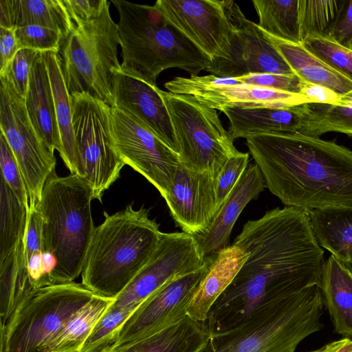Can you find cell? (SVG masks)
I'll return each instance as SVG.
<instances>
[{"instance_id": "obj_1", "label": "cell", "mask_w": 352, "mask_h": 352, "mask_svg": "<svg viewBox=\"0 0 352 352\" xmlns=\"http://www.w3.org/2000/svg\"><path fill=\"white\" fill-rule=\"evenodd\" d=\"M234 243L248 257L201 323L210 336L236 326L265 302L320 287L324 251L306 211H267L245 223Z\"/></svg>"}, {"instance_id": "obj_2", "label": "cell", "mask_w": 352, "mask_h": 352, "mask_svg": "<svg viewBox=\"0 0 352 352\" xmlns=\"http://www.w3.org/2000/svg\"><path fill=\"white\" fill-rule=\"evenodd\" d=\"M265 186L285 205L308 212L352 208V151L300 133L246 138Z\"/></svg>"}, {"instance_id": "obj_3", "label": "cell", "mask_w": 352, "mask_h": 352, "mask_svg": "<svg viewBox=\"0 0 352 352\" xmlns=\"http://www.w3.org/2000/svg\"><path fill=\"white\" fill-rule=\"evenodd\" d=\"M148 210L133 204L95 227L81 273V283L96 295L115 299L146 265L162 232Z\"/></svg>"}, {"instance_id": "obj_4", "label": "cell", "mask_w": 352, "mask_h": 352, "mask_svg": "<svg viewBox=\"0 0 352 352\" xmlns=\"http://www.w3.org/2000/svg\"><path fill=\"white\" fill-rule=\"evenodd\" d=\"M323 305L318 285L265 302L236 326L211 334L201 352H295L303 339L324 327Z\"/></svg>"}, {"instance_id": "obj_5", "label": "cell", "mask_w": 352, "mask_h": 352, "mask_svg": "<svg viewBox=\"0 0 352 352\" xmlns=\"http://www.w3.org/2000/svg\"><path fill=\"white\" fill-rule=\"evenodd\" d=\"M111 2L119 14L121 67L137 71L155 81L169 68L183 69L190 76L206 71L211 59L155 5L124 0Z\"/></svg>"}, {"instance_id": "obj_6", "label": "cell", "mask_w": 352, "mask_h": 352, "mask_svg": "<svg viewBox=\"0 0 352 352\" xmlns=\"http://www.w3.org/2000/svg\"><path fill=\"white\" fill-rule=\"evenodd\" d=\"M92 190L85 178L60 177L54 170L37 202L43 219L45 251L56 258L53 285L74 282L82 273L95 229L91 216Z\"/></svg>"}, {"instance_id": "obj_7", "label": "cell", "mask_w": 352, "mask_h": 352, "mask_svg": "<svg viewBox=\"0 0 352 352\" xmlns=\"http://www.w3.org/2000/svg\"><path fill=\"white\" fill-rule=\"evenodd\" d=\"M118 25L109 12V2L91 21L75 25L61 43L58 55L70 96L85 93L113 105L114 76L121 68Z\"/></svg>"}, {"instance_id": "obj_8", "label": "cell", "mask_w": 352, "mask_h": 352, "mask_svg": "<svg viewBox=\"0 0 352 352\" xmlns=\"http://www.w3.org/2000/svg\"><path fill=\"white\" fill-rule=\"evenodd\" d=\"M94 295L74 281L32 291L1 326V352H42Z\"/></svg>"}, {"instance_id": "obj_9", "label": "cell", "mask_w": 352, "mask_h": 352, "mask_svg": "<svg viewBox=\"0 0 352 352\" xmlns=\"http://www.w3.org/2000/svg\"><path fill=\"white\" fill-rule=\"evenodd\" d=\"M181 164L198 172L220 173L226 161L239 151L216 109L186 94L163 91Z\"/></svg>"}, {"instance_id": "obj_10", "label": "cell", "mask_w": 352, "mask_h": 352, "mask_svg": "<svg viewBox=\"0 0 352 352\" xmlns=\"http://www.w3.org/2000/svg\"><path fill=\"white\" fill-rule=\"evenodd\" d=\"M71 99L80 176L90 186L93 198L101 201L125 165L113 147L110 106L85 93Z\"/></svg>"}, {"instance_id": "obj_11", "label": "cell", "mask_w": 352, "mask_h": 352, "mask_svg": "<svg viewBox=\"0 0 352 352\" xmlns=\"http://www.w3.org/2000/svg\"><path fill=\"white\" fill-rule=\"evenodd\" d=\"M0 126L18 162L30 200L39 201L56 157L38 135L27 113L25 98L6 73L0 75Z\"/></svg>"}, {"instance_id": "obj_12", "label": "cell", "mask_w": 352, "mask_h": 352, "mask_svg": "<svg viewBox=\"0 0 352 352\" xmlns=\"http://www.w3.org/2000/svg\"><path fill=\"white\" fill-rule=\"evenodd\" d=\"M113 147L124 164L142 175L164 199L170 190L179 155L133 115L110 107Z\"/></svg>"}, {"instance_id": "obj_13", "label": "cell", "mask_w": 352, "mask_h": 352, "mask_svg": "<svg viewBox=\"0 0 352 352\" xmlns=\"http://www.w3.org/2000/svg\"><path fill=\"white\" fill-rule=\"evenodd\" d=\"M206 262L193 235L162 232L157 248L146 265L114 299L109 309H136L170 280L202 267Z\"/></svg>"}, {"instance_id": "obj_14", "label": "cell", "mask_w": 352, "mask_h": 352, "mask_svg": "<svg viewBox=\"0 0 352 352\" xmlns=\"http://www.w3.org/2000/svg\"><path fill=\"white\" fill-rule=\"evenodd\" d=\"M232 26L226 58L212 60L206 71L219 77L236 78L249 74H295L257 24L248 19L233 1H226Z\"/></svg>"}, {"instance_id": "obj_15", "label": "cell", "mask_w": 352, "mask_h": 352, "mask_svg": "<svg viewBox=\"0 0 352 352\" xmlns=\"http://www.w3.org/2000/svg\"><path fill=\"white\" fill-rule=\"evenodd\" d=\"M212 258L213 254L206 256L202 267L170 280L147 298L123 324L111 347L139 341L186 317L188 307Z\"/></svg>"}, {"instance_id": "obj_16", "label": "cell", "mask_w": 352, "mask_h": 352, "mask_svg": "<svg viewBox=\"0 0 352 352\" xmlns=\"http://www.w3.org/2000/svg\"><path fill=\"white\" fill-rule=\"evenodd\" d=\"M164 87L170 93L192 96L220 111L226 108H285L313 102L302 94L243 84L236 78L213 74L176 77Z\"/></svg>"}, {"instance_id": "obj_17", "label": "cell", "mask_w": 352, "mask_h": 352, "mask_svg": "<svg viewBox=\"0 0 352 352\" xmlns=\"http://www.w3.org/2000/svg\"><path fill=\"white\" fill-rule=\"evenodd\" d=\"M154 5L211 60L228 57L232 26L226 0H158Z\"/></svg>"}, {"instance_id": "obj_18", "label": "cell", "mask_w": 352, "mask_h": 352, "mask_svg": "<svg viewBox=\"0 0 352 352\" xmlns=\"http://www.w3.org/2000/svg\"><path fill=\"white\" fill-rule=\"evenodd\" d=\"M162 92L156 81L137 71L121 67L114 76L111 107L133 115L178 154Z\"/></svg>"}, {"instance_id": "obj_19", "label": "cell", "mask_w": 352, "mask_h": 352, "mask_svg": "<svg viewBox=\"0 0 352 352\" xmlns=\"http://www.w3.org/2000/svg\"><path fill=\"white\" fill-rule=\"evenodd\" d=\"M220 173L189 170L182 164L164 198L170 214L183 232H204L217 214V180Z\"/></svg>"}, {"instance_id": "obj_20", "label": "cell", "mask_w": 352, "mask_h": 352, "mask_svg": "<svg viewBox=\"0 0 352 352\" xmlns=\"http://www.w3.org/2000/svg\"><path fill=\"white\" fill-rule=\"evenodd\" d=\"M265 187V182L257 164L248 166L210 226L204 232L193 235L206 257L228 246L231 231L240 214Z\"/></svg>"}, {"instance_id": "obj_21", "label": "cell", "mask_w": 352, "mask_h": 352, "mask_svg": "<svg viewBox=\"0 0 352 352\" xmlns=\"http://www.w3.org/2000/svg\"><path fill=\"white\" fill-rule=\"evenodd\" d=\"M233 139L262 133H298L303 124L305 104L285 108H226Z\"/></svg>"}, {"instance_id": "obj_22", "label": "cell", "mask_w": 352, "mask_h": 352, "mask_svg": "<svg viewBox=\"0 0 352 352\" xmlns=\"http://www.w3.org/2000/svg\"><path fill=\"white\" fill-rule=\"evenodd\" d=\"M247 257V254L234 243L213 254L208 272L188 307L190 318L205 322L211 307L232 283Z\"/></svg>"}, {"instance_id": "obj_23", "label": "cell", "mask_w": 352, "mask_h": 352, "mask_svg": "<svg viewBox=\"0 0 352 352\" xmlns=\"http://www.w3.org/2000/svg\"><path fill=\"white\" fill-rule=\"evenodd\" d=\"M25 104L34 129L54 152L60 150V138L50 80L43 58L39 52L32 65Z\"/></svg>"}, {"instance_id": "obj_24", "label": "cell", "mask_w": 352, "mask_h": 352, "mask_svg": "<svg viewBox=\"0 0 352 352\" xmlns=\"http://www.w3.org/2000/svg\"><path fill=\"white\" fill-rule=\"evenodd\" d=\"M30 25L54 30L63 40L75 27L63 0L0 1V27L16 29Z\"/></svg>"}, {"instance_id": "obj_25", "label": "cell", "mask_w": 352, "mask_h": 352, "mask_svg": "<svg viewBox=\"0 0 352 352\" xmlns=\"http://www.w3.org/2000/svg\"><path fill=\"white\" fill-rule=\"evenodd\" d=\"M209 338L202 324L187 316L142 340L100 352H201Z\"/></svg>"}, {"instance_id": "obj_26", "label": "cell", "mask_w": 352, "mask_h": 352, "mask_svg": "<svg viewBox=\"0 0 352 352\" xmlns=\"http://www.w3.org/2000/svg\"><path fill=\"white\" fill-rule=\"evenodd\" d=\"M320 289L335 331L352 337V270L330 256L323 265Z\"/></svg>"}, {"instance_id": "obj_27", "label": "cell", "mask_w": 352, "mask_h": 352, "mask_svg": "<svg viewBox=\"0 0 352 352\" xmlns=\"http://www.w3.org/2000/svg\"><path fill=\"white\" fill-rule=\"evenodd\" d=\"M43 58L48 72L60 138V156L71 174L80 176L78 149L73 126L71 96L63 75L57 52H45Z\"/></svg>"}, {"instance_id": "obj_28", "label": "cell", "mask_w": 352, "mask_h": 352, "mask_svg": "<svg viewBox=\"0 0 352 352\" xmlns=\"http://www.w3.org/2000/svg\"><path fill=\"white\" fill-rule=\"evenodd\" d=\"M307 212L319 245L352 270V208L328 207Z\"/></svg>"}, {"instance_id": "obj_29", "label": "cell", "mask_w": 352, "mask_h": 352, "mask_svg": "<svg viewBox=\"0 0 352 352\" xmlns=\"http://www.w3.org/2000/svg\"><path fill=\"white\" fill-rule=\"evenodd\" d=\"M265 34L302 81L324 86L340 96L352 91L351 80L324 63L302 43L287 42Z\"/></svg>"}, {"instance_id": "obj_30", "label": "cell", "mask_w": 352, "mask_h": 352, "mask_svg": "<svg viewBox=\"0 0 352 352\" xmlns=\"http://www.w3.org/2000/svg\"><path fill=\"white\" fill-rule=\"evenodd\" d=\"M113 300L95 294L69 319L42 352H80L88 335Z\"/></svg>"}, {"instance_id": "obj_31", "label": "cell", "mask_w": 352, "mask_h": 352, "mask_svg": "<svg viewBox=\"0 0 352 352\" xmlns=\"http://www.w3.org/2000/svg\"><path fill=\"white\" fill-rule=\"evenodd\" d=\"M32 291L23 239L14 252L0 261L1 326L6 324L16 306Z\"/></svg>"}, {"instance_id": "obj_32", "label": "cell", "mask_w": 352, "mask_h": 352, "mask_svg": "<svg viewBox=\"0 0 352 352\" xmlns=\"http://www.w3.org/2000/svg\"><path fill=\"white\" fill-rule=\"evenodd\" d=\"M252 3L261 30L280 40L302 43L298 0H253Z\"/></svg>"}, {"instance_id": "obj_33", "label": "cell", "mask_w": 352, "mask_h": 352, "mask_svg": "<svg viewBox=\"0 0 352 352\" xmlns=\"http://www.w3.org/2000/svg\"><path fill=\"white\" fill-rule=\"evenodd\" d=\"M28 208L0 178V261L7 258L23 240Z\"/></svg>"}, {"instance_id": "obj_34", "label": "cell", "mask_w": 352, "mask_h": 352, "mask_svg": "<svg viewBox=\"0 0 352 352\" xmlns=\"http://www.w3.org/2000/svg\"><path fill=\"white\" fill-rule=\"evenodd\" d=\"M300 133L318 137L327 132L352 136V104L347 105L310 102Z\"/></svg>"}, {"instance_id": "obj_35", "label": "cell", "mask_w": 352, "mask_h": 352, "mask_svg": "<svg viewBox=\"0 0 352 352\" xmlns=\"http://www.w3.org/2000/svg\"><path fill=\"white\" fill-rule=\"evenodd\" d=\"M342 3L343 0H298L302 42L309 36H323L338 16Z\"/></svg>"}, {"instance_id": "obj_36", "label": "cell", "mask_w": 352, "mask_h": 352, "mask_svg": "<svg viewBox=\"0 0 352 352\" xmlns=\"http://www.w3.org/2000/svg\"><path fill=\"white\" fill-rule=\"evenodd\" d=\"M136 309H108L85 340L80 352H100L112 346L120 331Z\"/></svg>"}, {"instance_id": "obj_37", "label": "cell", "mask_w": 352, "mask_h": 352, "mask_svg": "<svg viewBox=\"0 0 352 352\" xmlns=\"http://www.w3.org/2000/svg\"><path fill=\"white\" fill-rule=\"evenodd\" d=\"M302 46L329 67L352 81V50L323 36H309Z\"/></svg>"}, {"instance_id": "obj_38", "label": "cell", "mask_w": 352, "mask_h": 352, "mask_svg": "<svg viewBox=\"0 0 352 352\" xmlns=\"http://www.w3.org/2000/svg\"><path fill=\"white\" fill-rule=\"evenodd\" d=\"M15 35L20 49H30L42 52H58L63 40L58 32L35 25L16 28Z\"/></svg>"}, {"instance_id": "obj_39", "label": "cell", "mask_w": 352, "mask_h": 352, "mask_svg": "<svg viewBox=\"0 0 352 352\" xmlns=\"http://www.w3.org/2000/svg\"><path fill=\"white\" fill-rule=\"evenodd\" d=\"M1 177L6 182L19 200L27 208L29 194L18 162L4 135L0 132Z\"/></svg>"}, {"instance_id": "obj_40", "label": "cell", "mask_w": 352, "mask_h": 352, "mask_svg": "<svg viewBox=\"0 0 352 352\" xmlns=\"http://www.w3.org/2000/svg\"><path fill=\"white\" fill-rule=\"evenodd\" d=\"M248 160V153L239 152L230 157L222 167L217 180V213L245 170Z\"/></svg>"}, {"instance_id": "obj_41", "label": "cell", "mask_w": 352, "mask_h": 352, "mask_svg": "<svg viewBox=\"0 0 352 352\" xmlns=\"http://www.w3.org/2000/svg\"><path fill=\"white\" fill-rule=\"evenodd\" d=\"M236 78L241 83L299 94L302 84V81L296 75L249 74Z\"/></svg>"}, {"instance_id": "obj_42", "label": "cell", "mask_w": 352, "mask_h": 352, "mask_svg": "<svg viewBox=\"0 0 352 352\" xmlns=\"http://www.w3.org/2000/svg\"><path fill=\"white\" fill-rule=\"evenodd\" d=\"M38 52L30 49L19 50L3 73L8 75L17 91L24 98L28 91L31 69Z\"/></svg>"}, {"instance_id": "obj_43", "label": "cell", "mask_w": 352, "mask_h": 352, "mask_svg": "<svg viewBox=\"0 0 352 352\" xmlns=\"http://www.w3.org/2000/svg\"><path fill=\"white\" fill-rule=\"evenodd\" d=\"M323 37L352 50V0H343L338 16Z\"/></svg>"}, {"instance_id": "obj_44", "label": "cell", "mask_w": 352, "mask_h": 352, "mask_svg": "<svg viewBox=\"0 0 352 352\" xmlns=\"http://www.w3.org/2000/svg\"><path fill=\"white\" fill-rule=\"evenodd\" d=\"M107 2V0H63L66 10L75 25L98 17Z\"/></svg>"}, {"instance_id": "obj_45", "label": "cell", "mask_w": 352, "mask_h": 352, "mask_svg": "<svg viewBox=\"0 0 352 352\" xmlns=\"http://www.w3.org/2000/svg\"><path fill=\"white\" fill-rule=\"evenodd\" d=\"M19 50L15 29L0 27V74L6 71Z\"/></svg>"}, {"instance_id": "obj_46", "label": "cell", "mask_w": 352, "mask_h": 352, "mask_svg": "<svg viewBox=\"0 0 352 352\" xmlns=\"http://www.w3.org/2000/svg\"><path fill=\"white\" fill-rule=\"evenodd\" d=\"M300 94L307 97L313 102L340 104V96L322 85L302 81Z\"/></svg>"}, {"instance_id": "obj_47", "label": "cell", "mask_w": 352, "mask_h": 352, "mask_svg": "<svg viewBox=\"0 0 352 352\" xmlns=\"http://www.w3.org/2000/svg\"><path fill=\"white\" fill-rule=\"evenodd\" d=\"M309 352H352V340L344 337L338 340L327 343L318 349Z\"/></svg>"}]
</instances>
